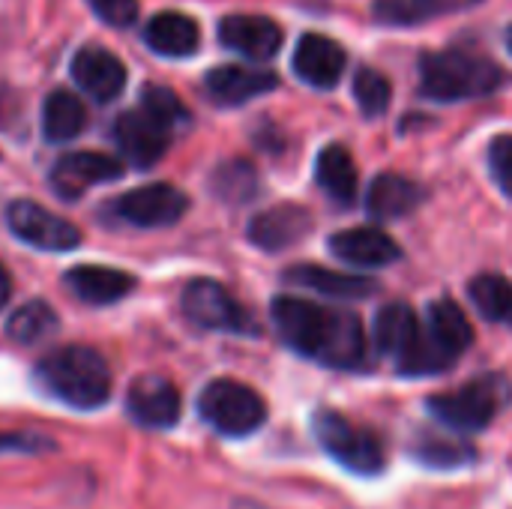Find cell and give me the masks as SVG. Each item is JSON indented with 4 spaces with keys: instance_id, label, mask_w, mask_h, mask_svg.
I'll return each mask as SVG.
<instances>
[{
    "instance_id": "cell-1",
    "label": "cell",
    "mask_w": 512,
    "mask_h": 509,
    "mask_svg": "<svg viewBox=\"0 0 512 509\" xmlns=\"http://www.w3.org/2000/svg\"><path fill=\"white\" fill-rule=\"evenodd\" d=\"M270 318L279 339L300 357L348 372L366 369L369 363V339L354 312H336L282 294L270 303Z\"/></svg>"
},
{
    "instance_id": "cell-2",
    "label": "cell",
    "mask_w": 512,
    "mask_h": 509,
    "mask_svg": "<svg viewBox=\"0 0 512 509\" xmlns=\"http://www.w3.org/2000/svg\"><path fill=\"white\" fill-rule=\"evenodd\" d=\"M36 381L48 396L78 411L102 408L111 396L108 363L84 345H66L42 357L36 363Z\"/></svg>"
},
{
    "instance_id": "cell-3",
    "label": "cell",
    "mask_w": 512,
    "mask_h": 509,
    "mask_svg": "<svg viewBox=\"0 0 512 509\" xmlns=\"http://www.w3.org/2000/svg\"><path fill=\"white\" fill-rule=\"evenodd\" d=\"M507 72L477 54L465 51H435L420 60V90L435 102L480 99L504 87Z\"/></svg>"
},
{
    "instance_id": "cell-4",
    "label": "cell",
    "mask_w": 512,
    "mask_h": 509,
    "mask_svg": "<svg viewBox=\"0 0 512 509\" xmlns=\"http://www.w3.org/2000/svg\"><path fill=\"white\" fill-rule=\"evenodd\" d=\"M512 402V384L504 375H480L459 390L429 396L426 411L447 429L471 435L483 432Z\"/></svg>"
},
{
    "instance_id": "cell-5",
    "label": "cell",
    "mask_w": 512,
    "mask_h": 509,
    "mask_svg": "<svg viewBox=\"0 0 512 509\" xmlns=\"http://www.w3.org/2000/svg\"><path fill=\"white\" fill-rule=\"evenodd\" d=\"M312 435L321 450L351 474L378 477L387 465L384 441L372 429L354 426L345 414L321 408L312 414Z\"/></svg>"
},
{
    "instance_id": "cell-6",
    "label": "cell",
    "mask_w": 512,
    "mask_h": 509,
    "mask_svg": "<svg viewBox=\"0 0 512 509\" xmlns=\"http://www.w3.org/2000/svg\"><path fill=\"white\" fill-rule=\"evenodd\" d=\"M198 414L201 420L216 429L225 438H246L252 432H258L267 420V405L264 399L231 378H219L210 381L201 396H198Z\"/></svg>"
},
{
    "instance_id": "cell-7",
    "label": "cell",
    "mask_w": 512,
    "mask_h": 509,
    "mask_svg": "<svg viewBox=\"0 0 512 509\" xmlns=\"http://www.w3.org/2000/svg\"><path fill=\"white\" fill-rule=\"evenodd\" d=\"M183 312L192 324H198L204 330L237 333V336H255L258 333L252 315L213 279H195L186 285Z\"/></svg>"
},
{
    "instance_id": "cell-8",
    "label": "cell",
    "mask_w": 512,
    "mask_h": 509,
    "mask_svg": "<svg viewBox=\"0 0 512 509\" xmlns=\"http://www.w3.org/2000/svg\"><path fill=\"white\" fill-rule=\"evenodd\" d=\"M6 225L18 240L45 252H69L81 243V231L69 219L45 210L36 201H12L6 210Z\"/></svg>"
},
{
    "instance_id": "cell-9",
    "label": "cell",
    "mask_w": 512,
    "mask_h": 509,
    "mask_svg": "<svg viewBox=\"0 0 512 509\" xmlns=\"http://www.w3.org/2000/svg\"><path fill=\"white\" fill-rule=\"evenodd\" d=\"M111 135H114V144L120 147V153L135 168H153L171 144V129L165 123H159L153 114H147L144 108L123 111L114 120Z\"/></svg>"
},
{
    "instance_id": "cell-10",
    "label": "cell",
    "mask_w": 512,
    "mask_h": 509,
    "mask_svg": "<svg viewBox=\"0 0 512 509\" xmlns=\"http://www.w3.org/2000/svg\"><path fill=\"white\" fill-rule=\"evenodd\" d=\"M189 210V198L171 186V183H150L141 189L126 192L117 201V213L138 228H165L183 219V213Z\"/></svg>"
},
{
    "instance_id": "cell-11",
    "label": "cell",
    "mask_w": 512,
    "mask_h": 509,
    "mask_svg": "<svg viewBox=\"0 0 512 509\" xmlns=\"http://www.w3.org/2000/svg\"><path fill=\"white\" fill-rule=\"evenodd\" d=\"M129 417L144 429H171L180 420L183 402L177 387L162 375H141L126 393Z\"/></svg>"
},
{
    "instance_id": "cell-12",
    "label": "cell",
    "mask_w": 512,
    "mask_h": 509,
    "mask_svg": "<svg viewBox=\"0 0 512 509\" xmlns=\"http://www.w3.org/2000/svg\"><path fill=\"white\" fill-rule=\"evenodd\" d=\"M123 174V165L105 153H66L54 162L51 168V189L63 198V201H78L90 186L99 183H111Z\"/></svg>"
},
{
    "instance_id": "cell-13",
    "label": "cell",
    "mask_w": 512,
    "mask_h": 509,
    "mask_svg": "<svg viewBox=\"0 0 512 509\" xmlns=\"http://www.w3.org/2000/svg\"><path fill=\"white\" fill-rule=\"evenodd\" d=\"M345 66H348L345 48L336 39L321 36V33H303L291 57L294 75L318 90L336 87L345 75Z\"/></svg>"
},
{
    "instance_id": "cell-14",
    "label": "cell",
    "mask_w": 512,
    "mask_h": 509,
    "mask_svg": "<svg viewBox=\"0 0 512 509\" xmlns=\"http://www.w3.org/2000/svg\"><path fill=\"white\" fill-rule=\"evenodd\" d=\"M315 228V219L300 204H276L270 210H261L249 222V240L264 252H282L297 243H303Z\"/></svg>"
},
{
    "instance_id": "cell-15",
    "label": "cell",
    "mask_w": 512,
    "mask_h": 509,
    "mask_svg": "<svg viewBox=\"0 0 512 509\" xmlns=\"http://www.w3.org/2000/svg\"><path fill=\"white\" fill-rule=\"evenodd\" d=\"M330 252L348 264V267H363V270H375V267H387L393 261H399L402 249L399 243L384 234L381 228L372 225H360V228H345L336 231L330 237Z\"/></svg>"
},
{
    "instance_id": "cell-16",
    "label": "cell",
    "mask_w": 512,
    "mask_h": 509,
    "mask_svg": "<svg viewBox=\"0 0 512 509\" xmlns=\"http://www.w3.org/2000/svg\"><path fill=\"white\" fill-rule=\"evenodd\" d=\"M282 39V27L264 15H228L219 21V42L249 60L276 57Z\"/></svg>"
},
{
    "instance_id": "cell-17",
    "label": "cell",
    "mask_w": 512,
    "mask_h": 509,
    "mask_svg": "<svg viewBox=\"0 0 512 509\" xmlns=\"http://www.w3.org/2000/svg\"><path fill=\"white\" fill-rule=\"evenodd\" d=\"M72 78L93 102H114L126 87V66L105 48H81L72 57Z\"/></svg>"
},
{
    "instance_id": "cell-18",
    "label": "cell",
    "mask_w": 512,
    "mask_h": 509,
    "mask_svg": "<svg viewBox=\"0 0 512 509\" xmlns=\"http://www.w3.org/2000/svg\"><path fill=\"white\" fill-rule=\"evenodd\" d=\"M276 87L279 78L273 72L249 69V66H216L204 75V90L219 105H243Z\"/></svg>"
},
{
    "instance_id": "cell-19",
    "label": "cell",
    "mask_w": 512,
    "mask_h": 509,
    "mask_svg": "<svg viewBox=\"0 0 512 509\" xmlns=\"http://www.w3.org/2000/svg\"><path fill=\"white\" fill-rule=\"evenodd\" d=\"M288 285L306 288V291H318L324 297H336V300H366L378 291V282L366 279V276H354V273H339L330 267H318V264H297L291 270H285L282 276Z\"/></svg>"
},
{
    "instance_id": "cell-20",
    "label": "cell",
    "mask_w": 512,
    "mask_h": 509,
    "mask_svg": "<svg viewBox=\"0 0 512 509\" xmlns=\"http://www.w3.org/2000/svg\"><path fill=\"white\" fill-rule=\"evenodd\" d=\"M420 201H423V189L411 177L384 171L369 183L366 210L378 222H393V219H405L408 213H414Z\"/></svg>"
},
{
    "instance_id": "cell-21",
    "label": "cell",
    "mask_w": 512,
    "mask_h": 509,
    "mask_svg": "<svg viewBox=\"0 0 512 509\" xmlns=\"http://www.w3.org/2000/svg\"><path fill=\"white\" fill-rule=\"evenodd\" d=\"M66 288L90 303V306H108V303H117L123 300L132 288H135V279L123 270H114V267H102V264H81V267H72L66 276H63Z\"/></svg>"
},
{
    "instance_id": "cell-22",
    "label": "cell",
    "mask_w": 512,
    "mask_h": 509,
    "mask_svg": "<svg viewBox=\"0 0 512 509\" xmlns=\"http://www.w3.org/2000/svg\"><path fill=\"white\" fill-rule=\"evenodd\" d=\"M144 42L162 57H189L201 42V30L183 12H159L147 21Z\"/></svg>"
},
{
    "instance_id": "cell-23",
    "label": "cell",
    "mask_w": 512,
    "mask_h": 509,
    "mask_svg": "<svg viewBox=\"0 0 512 509\" xmlns=\"http://www.w3.org/2000/svg\"><path fill=\"white\" fill-rule=\"evenodd\" d=\"M480 0H372V12L390 27H417L453 12H465Z\"/></svg>"
},
{
    "instance_id": "cell-24",
    "label": "cell",
    "mask_w": 512,
    "mask_h": 509,
    "mask_svg": "<svg viewBox=\"0 0 512 509\" xmlns=\"http://www.w3.org/2000/svg\"><path fill=\"white\" fill-rule=\"evenodd\" d=\"M423 324L417 318V312L408 306V303H387L378 318H375V327H372V339H375V348L393 360H399L411 345L414 339L420 336Z\"/></svg>"
},
{
    "instance_id": "cell-25",
    "label": "cell",
    "mask_w": 512,
    "mask_h": 509,
    "mask_svg": "<svg viewBox=\"0 0 512 509\" xmlns=\"http://www.w3.org/2000/svg\"><path fill=\"white\" fill-rule=\"evenodd\" d=\"M318 186L339 204H351L357 195V165L345 144H330L315 159Z\"/></svg>"
},
{
    "instance_id": "cell-26",
    "label": "cell",
    "mask_w": 512,
    "mask_h": 509,
    "mask_svg": "<svg viewBox=\"0 0 512 509\" xmlns=\"http://www.w3.org/2000/svg\"><path fill=\"white\" fill-rule=\"evenodd\" d=\"M87 126L84 102L69 90H54L42 105V135L51 144H66L78 138Z\"/></svg>"
},
{
    "instance_id": "cell-27",
    "label": "cell",
    "mask_w": 512,
    "mask_h": 509,
    "mask_svg": "<svg viewBox=\"0 0 512 509\" xmlns=\"http://www.w3.org/2000/svg\"><path fill=\"white\" fill-rule=\"evenodd\" d=\"M426 330L432 333V339L453 357L459 360L471 345H474V327L468 321V315L453 303V300H435L429 306V321Z\"/></svg>"
},
{
    "instance_id": "cell-28",
    "label": "cell",
    "mask_w": 512,
    "mask_h": 509,
    "mask_svg": "<svg viewBox=\"0 0 512 509\" xmlns=\"http://www.w3.org/2000/svg\"><path fill=\"white\" fill-rule=\"evenodd\" d=\"M471 303L486 321L512 324V282L498 273H483L468 285Z\"/></svg>"
},
{
    "instance_id": "cell-29",
    "label": "cell",
    "mask_w": 512,
    "mask_h": 509,
    "mask_svg": "<svg viewBox=\"0 0 512 509\" xmlns=\"http://www.w3.org/2000/svg\"><path fill=\"white\" fill-rule=\"evenodd\" d=\"M6 333H9V339H15L21 345H36V342L48 339L51 333H57V312L42 300H30L9 315Z\"/></svg>"
},
{
    "instance_id": "cell-30",
    "label": "cell",
    "mask_w": 512,
    "mask_h": 509,
    "mask_svg": "<svg viewBox=\"0 0 512 509\" xmlns=\"http://www.w3.org/2000/svg\"><path fill=\"white\" fill-rule=\"evenodd\" d=\"M210 189L216 192V198H222L228 204H246L258 192V174H255V168L249 162L231 159V162H222L213 171Z\"/></svg>"
},
{
    "instance_id": "cell-31",
    "label": "cell",
    "mask_w": 512,
    "mask_h": 509,
    "mask_svg": "<svg viewBox=\"0 0 512 509\" xmlns=\"http://www.w3.org/2000/svg\"><path fill=\"white\" fill-rule=\"evenodd\" d=\"M414 456L429 465V468H441V471H450V468H462L468 462L477 459V453L462 444V441H450V438H423L414 450Z\"/></svg>"
},
{
    "instance_id": "cell-32",
    "label": "cell",
    "mask_w": 512,
    "mask_h": 509,
    "mask_svg": "<svg viewBox=\"0 0 512 509\" xmlns=\"http://www.w3.org/2000/svg\"><path fill=\"white\" fill-rule=\"evenodd\" d=\"M390 96H393V87L381 72L360 69L354 75V99L366 117H381L390 108Z\"/></svg>"
},
{
    "instance_id": "cell-33",
    "label": "cell",
    "mask_w": 512,
    "mask_h": 509,
    "mask_svg": "<svg viewBox=\"0 0 512 509\" xmlns=\"http://www.w3.org/2000/svg\"><path fill=\"white\" fill-rule=\"evenodd\" d=\"M141 108H144L147 114H153L159 123H165L168 129H174V126H180V123L189 120V111L183 108L180 96H177L174 90H168V87H159V84H147V87H144V93H141Z\"/></svg>"
},
{
    "instance_id": "cell-34",
    "label": "cell",
    "mask_w": 512,
    "mask_h": 509,
    "mask_svg": "<svg viewBox=\"0 0 512 509\" xmlns=\"http://www.w3.org/2000/svg\"><path fill=\"white\" fill-rule=\"evenodd\" d=\"M489 171L501 192L512 198V135H498L489 144Z\"/></svg>"
},
{
    "instance_id": "cell-35",
    "label": "cell",
    "mask_w": 512,
    "mask_h": 509,
    "mask_svg": "<svg viewBox=\"0 0 512 509\" xmlns=\"http://www.w3.org/2000/svg\"><path fill=\"white\" fill-rule=\"evenodd\" d=\"M87 3L111 27H129L138 18V0H87Z\"/></svg>"
},
{
    "instance_id": "cell-36",
    "label": "cell",
    "mask_w": 512,
    "mask_h": 509,
    "mask_svg": "<svg viewBox=\"0 0 512 509\" xmlns=\"http://www.w3.org/2000/svg\"><path fill=\"white\" fill-rule=\"evenodd\" d=\"M54 441L36 432H0V453H45Z\"/></svg>"
},
{
    "instance_id": "cell-37",
    "label": "cell",
    "mask_w": 512,
    "mask_h": 509,
    "mask_svg": "<svg viewBox=\"0 0 512 509\" xmlns=\"http://www.w3.org/2000/svg\"><path fill=\"white\" fill-rule=\"evenodd\" d=\"M9 294H12V282H9V273H6V270H3V264H0V309L6 306Z\"/></svg>"
},
{
    "instance_id": "cell-38",
    "label": "cell",
    "mask_w": 512,
    "mask_h": 509,
    "mask_svg": "<svg viewBox=\"0 0 512 509\" xmlns=\"http://www.w3.org/2000/svg\"><path fill=\"white\" fill-rule=\"evenodd\" d=\"M507 48H510V51H512V24H510V27H507Z\"/></svg>"
}]
</instances>
